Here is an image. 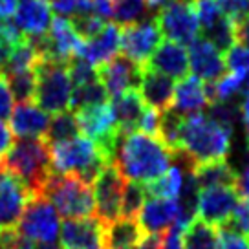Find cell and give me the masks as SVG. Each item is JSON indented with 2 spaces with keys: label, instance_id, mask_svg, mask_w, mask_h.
Masks as SVG:
<instances>
[{
  "label": "cell",
  "instance_id": "cell-1",
  "mask_svg": "<svg viewBox=\"0 0 249 249\" xmlns=\"http://www.w3.org/2000/svg\"><path fill=\"white\" fill-rule=\"evenodd\" d=\"M172 160L174 152L163 141L143 132L121 134L114 156V163L124 178L143 185L160 178Z\"/></svg>",
  "mask_w": 249,
  "mask_h": 249
},
{
  "label": "cell",
  "instance_id": "cell-2",
  "mask_svg": "<svg viewBox=\"0 0 249 249\" xmlns=\"http://www.w3.org/2000/svg\"><path fill=\"white\" fill-rule=\"evenodd\" d=\"M0 169L13 174L33 196H42V189L52 174L50 147L42 138H18L4 158Z\"/></svg>",
  "mask_w": 249,
  "mask_h": 249
},
{
  "label": "cell",
  "instance_id": "cell-3",
  "mask_svg": "<svg viewBox=\"0 0 249 249\" xmlns=\"http://www.w3.org/2000/svg\"><path fill=\"white\" fill-rule=\"evenodd\" d=\"M231 130L220 126L203 114L183 117L179 130V150L193 161V165L227 158L231 150Z\"/></svg>",
  "mask_w": 249,
  "mask_h": 249
},
{
  "label": "cell",
  "instance_id": "cell-4",
  "mask_svg": "<svg viewBox=\"0 0 249 249\" xmlns=\"http://www.w3.org/2000/svg\"><path fill=\"white\" fill-rule=\"evenodd\" d=\"M50 147L52 171L59 174H73L85 183H93L108 163H114L92 140L77 136Z\"/></svg>",
  "mask_w": 249,
  "mask_h": 249
},
{
  "label": "cell",
  "instance_id": "cell-5",
  "mask_svg": "<svg viewBox=\"0 0 249 249\" xmlns=\"http://www.w3.org/2000/svg\"><path fill=\"white\" fill-rule=\"evenodd\" d=\"M42 196L48 198L55 211L64 218H88L95 214L92 187L73 174H50Z\"/></svg>",
  "mask_w": 249,
  "mask_h": 249
},
{
  "label": "cell",
  "instance_id": "cell-6",
  "mask_svg": "<svg viewBox=\"0 0 249 249\" xmlns=\"http://www.w3.org/2000/svg\"><path fill=\"white\" fill-rule=\"evenodd\" d=\"M33 70L37 77L33 103L46 114H59L70 110L73 85L68 73V62L39 59Z\"/></svg>",
  "mask_w": 249,
  "mask_h": 249
},
{
  "label": "cell",
  "instance_id": "cell-7",
  "mask_svg": "<svg viewBox=\"0 0 249 249\" xmlns=\"http://www.w3.org/2000/svg\"><path fill=\"white\" fill-rule=\"evenodd\" d=\"M156 22L167 40L191 44L198 39L200 24L191 0H171L158 11Z\"/></svg>",
  "mask_w": 249,
  "mask_h": 249
},
{
  "label": "cell",
  "instance_id": "cell-8",
  "mask_svg": "<svg viewBox=\"0 0 249 249\" xmlns=\"http://www.w3.org/2000/svg\"><path fill=\"white\" fill-rule=\"evenodd\" d=\"M39 52L40 59H50V61L70 62L79 53L85 40L77 35L73 26L68 18L64 17H55L46 35L39 39H31Z\"/></svg>",
  "mask_w": 249,
  "mask_h": 249
},
{
  "label": "cell",
  "instance_id": "cell-9",
  "mask_svg": "<svg viewBox=\"0 0 249 249\" xmlns=\"http://www.w3.org/2000/svg\"><path fill=\"white\" fill-rule=\"evenodd\" d=\"M124 176L116 163H108L93 181V202L95 218L101 226H108L121 216V196H123Z\"/></svg>",
  "mask_w": 249,
  "mask_h": 249
},
{
  "label": "cell",
  "instance_id": "cell-10",
  "mask_svg": "<svg viewBox=\"0 0 249 249\" xmlns=\"http://www.w3.org/2000/svg\"><path fill=\"white\" fill-rule=\"evenodd\" d=\"M59 213L44 196H33L20 218L18 231L35 242H55L59 236Z\"/></svg>",
  "mask_w": 249,
  "mask_h": 249
},
{
  "label": "cell",
  "instance_id": "cell-11",
  "mask_svg": "<svg viewBox=\"0 0 249 249\" xmlns=\"http://www.w3.org/2000/svg\"><path fill=\"white\" fill-rule=\"evenodd\" d=\"M161 31L156 22V17L140 22L121 26V52L140 66H145L161 42Z\"/></svg>",
  "mask_w": 249,
  "mask_h": 249
},
{
  "label": "cell",
  "instance_id": "cell-12",
  "mask_svg": "<svg viewBox=\"0 0 249 249\" xmlns=\"http://www.w3.org/2000/svg\"><path fill=\"white\" fill-rule=\"evenodd\" d=\"M240 196L234 187H211L198 191L196 218L220 227L229 222Z\"/></svg>",
  "mask_w": 249,
  "mask_h": 249
},
{
  "label": "cell",
  "instance_id": "cell-13",
  "mask_svg": "<svg viewBox=\"0 0 249 249\" xmlns=\"http://www.w3.org/2000/svg\"><path fill=\"white\" fill-rule=\"evenodd\" d=\"M141 68L143 66L136 64L123 53H117L112 61L97 66V79L105 86L110 99H116L121 93L140 86Z\"/></svg>",
  "mask_w": 249,
  "mask_h": 249
},
{
  "label": "cell",
  "instance_id": "cell-14",
  "mask_svg": "<svg viewBox=\"0 0 249 249\" xmlns=\"http://www.w3.org/2000/svg\"><path fill=\"white\" fill-rule=\"evenodd\" d=\"M30 200V191L22 185V181L0 169V231L18 227Z\"/></svg>",
  "mask_w": 249,
  "mask_h": 249
},
{
  "label": "cell",
  "instance_id": "cell-15",
  "mask_svg": "<svg viewBox=\"0 0 249 249\" xmlns=\"http://www.w3.org/2000/svg\"><path fill=\"white\" fill-rule=\"evenodd\" d=\"M61 249H103V226L95 216L64 218Z\"/></svg>",
  "mask_w": 249,
  "mask_h": 249
},
{
  "label": "cell",
  "instance_id": "cell-16",
  "mask_svg": "<svg viewBox=\"0 0 249 249\" xmlns=\"http://www.w3.org/2000/svg\"><path fill=\"white\" fill-rule=\"evenodd\" d=\"M189 66L195 77L203 81L205 85L214 83L226 73V61L224 55L211 44L207 39L198 37L195 42L189 44Z\"/></svg>",
  "mask_w": 249,
  "mask_h": 249
},
{
  "label": "cell",
  "instance_id": "cell-17",
  "mask_svg": "<svg viewBox=\"0 0 249 249\" xmlns=\"http://www.w3.org/2000/svg\"><path fill=\"white\" fill-rule=\"evenodd\" d=\"M148 68L163 73L171 79H185L191 71L189 66V52L183 44L167 40L160 42V46L154 50V53L150 55L147 62Z\"/></svg>",
  "mask_w": 249,
  "mask_h": 249
},
{
  "label": "cell",
  "instance_id": "cell-18",
  "mask_svg": "<svg viewBox=\"0 0 249 249\" xmlns=\"http://www.w3.org/2000/svg\"><path fill=\"white\" fill-rule=\"evenodd\" d=\"M174 88H176V85L171 77L148 68L147 64L141 68L138 92H140L141 99L145 101L147 107H152L158 112H165V110L172 108Z\"/></svg>",
  "mask_w": 249,
  "mask_h": 249
},
{
  "label": "cell",
  "instance_id": "cell-19",
  "mask_svg": "<svg viewBox=\"0 0 249 249\" xmlns=\"http://www.w3.org/2000/svg\"><path fill=\"white\" fill-rule=\"evenodd\" d=\"M178 220V200L147 198L143 203L138 224L145 234H163Z\"/></svg>",
  "mask_w": 249,
  "mask_h": 249
},
{
  "label": "cell",
  "instance_id": "cell-20",
  "mask_svg": "<svg viewBox=\"0 0 249 249\" xmlns=\"http://www.w3.org/2000/svg\"><path fill=\"white\" fill-rule=\"evenodd\" d=\"M52 20V9L44 0H18L13 22L28 39H39L46 35Z\"/></svg>",
  "mask_w": 249,
  "mask_h": 249
},
{
  "label": "cell",
  "instance_id": "cell-21",
  "mask_svg": "<svg viewBox=\"0 0 249 249\" xmlns=\"http://www.w3.org/2000/svg\"><path fill=\"white\" fill-rule=\"evenodd\" d=\"M48 124H50V116L33 101L17 103V107L9 116V126H11L13 136L17 138H42L44 140Z\"/></svg>",
  "mask_w": 249,
  "mask_h": 249
},
{
  "label": "cell",
  "instance_id": "cell-22",
  "mask_svg": "<svg viewBox=\"0 0 249 249\" xmlns=\"http://www.w3.org/2000/svg\"><path fill=\"white\" fill-rule=\"evenodd\" d=\"M119 50H121V26L108 22L101 30V33L83 42L77 55L85 57L86 61H90L97 68L105 62L112 61L119 53Z\"/></svg>",
  "mask_w": 249,
  "mask_h": 249
},
{
  "label": "cell",
  "instance_id": "cell-23",
  "mask_svg": "<svg viewBox=\"0 0 249 249\" xmlns=\"http://www.w3.org/2000/svg\"><path fill=\"white\" fill-rule=\"evenodd\" d=\"M209 107V97L203 81L195 75H187L181 79L174 88V99H172V110L179 116H195L202 114Z\"/></svg>",
  "mask_w": 249,
  "mask_h": 249
},
{
  "label": "cell",
  "instance_id": "cell-24",
  "mask_svg": "<svg viewBox=\"0 0 249 249\" xmlns=\"http://www.w3.org/2000/svg\"><path fill=\"white\" fill-rule=\"evenodd\" d=\"M110 108H112L117 130L121 134H130L140 130L141 117L147 110V105L141 99L138 88H134V90L121 93L116 99H112Z\"/></svg>",
  "mask_w": 249,
  "mask_h": 249
},
{
  "label": "cell",
  "instance_id": "cell-25",
  "mask_svg": "<svg viewBox=\"0 0 249 249\" xmlns=\"http://www.w3.org/2000/svg\"><path fill=\"white\" fill-rule=\"evenodd\" d=\"M143 236L138 218L119 216L103 227V249H136Z\"/></svg>",
  "mask_w": 249,
  "mask_h": 249
},
{
  "label": "cell",
  "instance_id": "cell-26",
  "mask_svg": "<svg viewBox=\"0 0 249 249\" xmlns=\"http://www.w3.org/2000/svg\"><path fill=\"white\" fill-rule=\"evenodd\" d=\"M193 178H195L198 191L211 189V187H234L236 189V171L226 158L195 165Z\"/></svg>",
  "mask_w": 249,
  "mask_h": 249
},
{
  "label": "cell",
  "instance_id": "cell-27",
  "mask_svg": "<svg viewBox=\"0 0 249 249\" xmlns=\"http://www.w3.org/2000/svg\"><path fill=\"white\" fill-rule=\"evenodd\" d=\"M183 178H185V169L178 163L171 165L160 178L145 185L147 195L160 200H178L183 189Z\"/></svg>",
  "mask_w": 249,
  "mask_h": 249
},
{
  "label": "cell",
  "instance_id": "cell-28",
  "mask_svg": "<svg viewBox=\"0 0 249 249\" xmlns=\"http://www.w3.org/2000/svg\"><path fill=\"white\" fill-rule=\"evenodd\" d=\"M183 249H218V229L195 218L183 233Z\"/></svg>",
  "mask_w": 249,
  "mask_h": 249
},
{
  "label": "cell",
  "instance_id": "cell-29",
  "mask_svg": "<svg viewBox=\"0 0 249 249\" xmlns=\"http://www.w3.org/2000/svg\"><path fill=\"white\" fill-rule=\"evenodd\" d=\"M79 134H81V130H79L75 114L71 110H64V112L53 114V117L50 119L44 141L48 145H57V143H62V141L77 138Z\"/></svg>",
  "mask_w": 249,
  "mask_h": 249
},
{
  "label": "cell",
  "instance_id": "cell-30",
  "mask_svg": "<svg viewBox=\"0 0 249 249\" xmlns=\"http://www.w3.org/2000/svg\"><path fill=\"white\" fill-rule=\"evenodd\" d=\"M103 103H108V93H107L99 79L88 81L85 85L73 86V90H71L70 110L73 114L79 112L81 108L93 107V105H103Z\"/></svg>",
  "mask_w": 249,
  "mask_h": 249
},
{
  "label": "cell",
  "instance_id": "cell-31",
  "mask_svg": "<svg viewBox=\"0 0 249 249\" xmlns=\"http://www.w3.org/2000/svg\"><path fill=\"white\" fill-rule=\"evenodd\" d=\"M39 52L33 44V40L24 37L20 42H17L13 52H11V57L8 61V66L4 70V75L8 73H17V71H24V70H33L35 64L39 61Z\"/></svg>",
  "mask_w": 249,
  "mask_h": 249
},
{
  "label": "cell",
  "instance_id": "cell-32",
  "mask_svg": "<svg viewBox=\"0 0 249 249\" xmlns=\"http://www.w3.org/2000/svg\"><path fill=\"white\" fill-rule=\"evenodd\" d=\"M203 39L209 40L218 52H227L229 48H233L238 42L236 26L227 17L222 15L211 28L203 30Z\"/></svg>",
  "mask_w": 249,
  "mask_h": 249
},
{
  "label": "cell",
  "instance_id": "cell-33",
  "mask_svg": "<svg viewBox=\"0 0 249 249\" xmlns=\"http://www.w3.org/2000/svg\"><path fill=\"white\" fill-rule=\"evenodd\" d=\"M9 85V90L13 93V99L17 103L33 101L35 97V86H37V77L35 70H24L17 73H8L4 75Z\"/></svg>",
  "mask_w": 249,
  "mask_h": 249
},
{
  "label": "cell",
  "instance_id": "cell-34",
  "mask_svg": "<svg viewBox=\"0 0 249 249\" xmlns=\"http://www.w3.org/2000/svg\"><path fill=\"white\" fill-rule=\"evenodd\" d=\"M147 189L138 181H124L123 196H121V216L138 218L143 203L147 202Z\"/></svg>",
  "mask_w": 249,
  "mask_h": 249
},
{
  "label": "cell",
  "instance_id": "cell-35",
  "mask_svg": "<svg viewBox=\"0 0 249 249\" xmlns=\"http://www.w3.org/2000/svg\"><path fill=\"white\" fill-rule=\"evenodd\" d=\"M112 18L117 22V26L140 22L148 11L145 0H112Z\"/></svg>",
  "mask_w": 249,
  "mask_h": 249
},
{
  "label": "cell",
  "instance_id": "cell-36",
  "mask_svg": "<svg viewBox=\"0 0 249 249\" xmlns=\"http://www.w3.org/2000/svg\"><path fill=\"white\" fill-rule=\"evenodd\" d=\"M207 117L213 119L214 123L224 126L227 130L234 132V126L242 119L240 114V105L234 101H220V103H209L207 107Z\"/></svg>",
  "mask_w": 249,
  "mask_h": 249
},
{
  "label": "cell",
  "instance_id": "cell-37",
  "mask_svg": "<svg viewBox=\"0 0 249 249\" xmlns=\"http://www.w3.org/2000/svg\"><path fill=\"white\" fill-rule=\"evenodd\" d=\"M70 22L83 40L93 39L107 26V22L103 18H99L97 15H93V13H77V11L71 15Z\"/></svg>",
  "mask_w": 249,
  "mask_h": 249
},
{
  "label": "cell",
  "instance_id": "cell-38",
  "mask_svg": "<svg viewBox=\"0 0 249 249\" xmlns=\"http://www.w3.org/2000/svg\"><path fill=\"white\" fill-rule=\"evenodd\" d=\"M68 73H70L71 85L73 86L85 85L88 81L97 79V68L90 61H86L85 57H81V55H75L73 59H70V62H68Z\"/></svg>",
  "mask_w": 249,
  "mask_h": 249
},
{
  "label": "cell",
  "instance_id": "cell-39",
  "mask_svg": "<svg viewBox=\"0 0 249 249\" xmlns=\"http://www.w3.org/2000/svg\"><path fill=\"white\" fill-rule=\"evenodd\" d=\"M226 68H229V71L238 73V75H246L249 73V46L236 42L233 48H229L226 52Z\"/></svg>",
  "mask_w": 249,
  "mask_h": 249
},
{
  "label": "cell",
  "instance_id": "cell-40",
  "mask_svg": "<svg viewBox=\"0 0 249 249\" xmlns=\"http://www.w3.org/2000/svg\"><path fill=\"white\" fill-rule=\"evenodd\" d=\"M218 249H249V236L224 224L218 227Z\"/></svg>",
  "mask_w": 249,
  "mask_h": 249
},
{
  "label": "cell",
  "instance_id": "cell-41",
  "mask_svg": "<svg viewBox=\"0 0 249 249\" xmlns=\"http://www.w3.org/2000/svg\"><path fill=\"white\" fill-rule=\"evenodd\" d=\"M222 15L238 28L249 15V0H216Z\"/></svg>",
  "mask_w": 249,
  "mask_h": 249
},
{
  "label": "cell",
  "instance_id": "cell-42",
  "mask_svg": "<svg viewBox=\"0 0 249 249\" xmlns=\"http://www.w3.org/2000/svg\"><path fill=\"white\" fill-rule=\"evenodd\" d=\"M195 11L198 17V24L202 30H207L222 17V11L218 8L216 0H193Z\"/></svg>",
  "mask_w": 249,
  "mask_h": 249
},
{
  "label": "cell",
  "instance_id": "cell-43",
  "mask_svg": "<svg viewBox=\"0 0 249 249\" xmlns=\"http://www.w3.org/2000/svg\"><path fill=\"white\" fill-rule=\"evenodd\" d=\"M227 224L233 227V229H236L238 233L249 236V200H246V198L238 200V203H236V207H234L233 214H231Z\"/></svg>",
  "mask_w": 249,
  "mask_h": 249
},
{
  "label": "cell",
  "instance_id": "cell-44",
  "mask_svg": "<svg viewBox=\"0 0 249 249\" xmlns=\"http://www.w3.org/2000/svg\"><path fill=\"white\" fill-rule=\"evenodd\" d=\"M160 121H161V114L152 107H147L145 114L141 117L140 130L147 136L152 138H160Z\"/></svg>",
  "mask_w": 249,
  "mask_h": 249
},
{
  "label": "cell",
  "instance_id": "cell-45",
  "mask_svg": "<svg viewBox=\"0 0 249 249\" xmlns=\"http://www.w3.org/2000/svg\"><path fill=\"white\" fill-rule=\"evenodd\" d=\"M183 233H185V227L179 224H172L161 234V249H183Z\"/></svg>",
  "mask_w": 249,
  "mask_h": 249
},
{
  "label": "cell",
  "instance_id": "cell-46",
  "mask_svg": "<svg viewBox=\"0 0 249 249\" xmlns=\"http://www.w3.org/2000/svg\"><path fill=\"white\" fill-rule=\"evenodd\" d=\"M13 103H15V99H13V93L9 90L8 81L4 77V73H0V121H4L11 116Z\"/></svg>",
  "mask_w": 249,
  "mask_h": 249
},
{
  "label": "cell",
  "instance_id": "cell-47",
  "mask_svg": "<svg viewBox=\"0 0 249 249\" xmlns=\"http://www.w3.org/2000/svg\"><path fill=\"white\" fill-rule=\"evenodd\" d=\"M236 193L240 198L249 200V147H248V158L244 160L242 169L236 171Z\"/></svg>",
  "mask_w": 249,
  "mask_h": 249
},
{
  "label": "cell",
  "instance_id": "cell-48",
  "mask_svg": "<svg viewBox=\"0 0 249 249\" xmlns=\"http://www.w3.org/2000/svg\"><path fill=\"white\" fill-rule=\"evenodd\" d=\"M50 9L59 17L73 15L77 9V0H44Z\"/></svg>",
  "mask_w": 249,
  "mask_h": 249
},
{
  "label": "cell",
  "instance_id": "cell-49",
  "mask_svg": "<svg viewBox=\"0 0 249 249\" xmlns=\"http://www.w3.org/2000/svg\"><path fill=\"white\" fill-rule=\"evenodd\" d=\"M13 145V132L4 121H0V160Z\"/></svg>",
  "mask_w": 249,
  "mask_h": 249
},
{
  "label": "cell",
  "instance_id": "cell-50",
  "mask_svg": "<svg viewBox=\"0 0 249 249\" xmlns=\"http://www.w3.org/2000/svg\"><path fill=\"white\" fill-rule=\"evenodd\" d=\"M13 48H15V42L4 39V37L0 39V73H4V70H6Z\"/></svg>",
  "mask_w": 249,
  "mask_h": 249
},
{
  "label": "cell",
  "instance_id": "cell-51",
  "mask_svg": "<svg viewBox=\"0 0 249 249\" xmlns=\"http://www.w3.org/2000/svg\"><path fill=\"white\" fill-rule=\"evenodd\" d=\"M17 8H18V0H0V18L2 20L13 18Z\"/></svg>",
  "mask_w": 249,
  "mask_h": 249
},
{
  "label": "cell",
  "instance_id": "cell-52",
  "mask_svg": "<svg viewBox=\"0 0 249 249\" xmlns=\"http://www.w3.org/2000/svg\"><path fill=\"white\" fill-rule=\"evenodd\" d=\"M236 35H238V42L249 46V15H248V18L236 28Z\"/></svg>",
  "mask_w": 249,
  "mask_h": 249
},
{
  "label": "cell",
  "instance_id": "cell-53",
  "mask_svg": "<svg viewBox=\"0 0 249 249\" xmlns=\"http://www.w3.org/2000/svg\"><path fill=\"white\" fill-rule=\"evenodd\" d=\"M167 2H171V0H145L148 9H161Z\"/></svg>",
  "mask_w": 249,
  "mask_h": 249
},
{
  "label": "cell",
  "instance_id": "cell-54",
  "mask_svg": "<svg viewBox=\"0 0 249 249\" xmlns=\"http://www.w3.org/2000/svg\"><path fill=\"white\" fill-rule=\"evenodd\" d=\"M33 249H61L55 242H35Z\"/></svg>",
  "mask_w": 249,
  "mask_h": 249
},
{
  "label": "cell",
  "instance_id": "cell-55",
  "mask_svg": "<svg viewBox=\"0 0 249 249\" xmlns=\"http://www.w3.org/2000/svg\"><path fill=\"white\" fill-rule=\"evenodd\" d=\"M242 123H244L246 138H248V143H249V112H244V114H242Z\"/></svg>",
  "mask_w": 249,
  "mask_h": 249
},
{
  "label": "cell",
  "instance_id": "cell-56",
  "mask_svg": "<svg viewBox=\"0 0 249 249\" xmlns=\"http://www.w3.org/2000/svg\"><path fill=\"white\" fill-rule=\"evenodd\" d=\"M4 30H6V20H2V18H0V39L4 37Z\"/></svg>",
  "mask_w": 249,
  "mask_h": 249
},
{
  "label": "cell",
  "instance_id": "cell-57",
  "mask_svg": "<svg viewBox=\"0 0 249 249\" xmlns=\"http://www.w3.org/2000/svg\"><path fill=\"white\" fill-rule=\"evenodd\" d=\"M191 2H193V0H191Z\"/></svg>",
  "mask_w": 249,
  "mask_h": 249
}]
</instances>
